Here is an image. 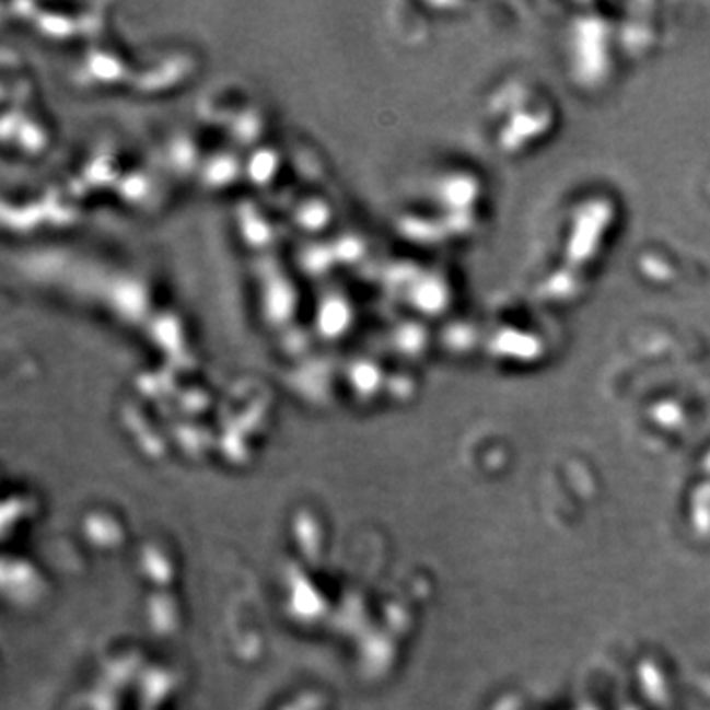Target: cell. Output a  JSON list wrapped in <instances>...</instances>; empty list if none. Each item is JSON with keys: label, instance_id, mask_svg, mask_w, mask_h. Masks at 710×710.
Returning a JSON list of instances; mask_svg holds the SVG:
<instances>
[]
</instances>
